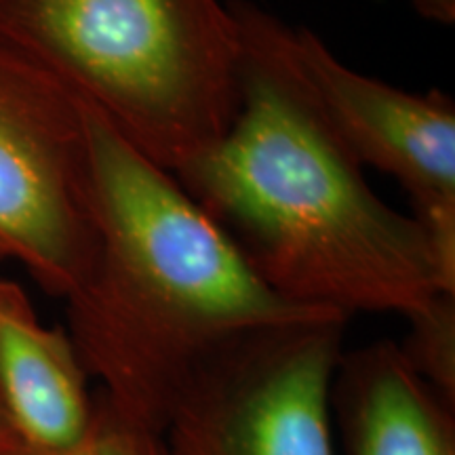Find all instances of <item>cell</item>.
Wrapping results in <instances>:
<instances>
[{"label":"cell","instance_id":"obj_1","mask_svg":"<svg viewBox=\"0 0 455 455\" xmlns=\"http://www.w3.org/2000/svg\"><path fill=\"white\" fill-rule=\"evenodd\" d=\"M241 36L236 116L173 178L272 291L350 318L424 315L447 287L428 238L371 190L301 81L289 24L228 0Z\"/></svg>","mask_w":455,"mask_h":455},{"label":"cell","instance_id":"obj_2","mask_svg":"<svg viewBox=\"0 0 455 455\" xmlns=\"http://www.w3.org/2000/svg\"><path fill=\"white\" fill-rule=\"evenodd\" d=\"M84 131L95 253L66 298V331L118 413L163 432L186 384L232 341L339 316L293 304L261 283L173 173L87 104Z\"/></svg>","mask_w":455,"mask_h":455},{"label":"cell","instance_id":"obj_3","mask_svg":"<svg viewBox=\"0 0 455 455\" xmlns=\"http://www.w3.org/2000/svg\"><path fill=\"white\" fill-rule=\"evenodd\" d=\"M0 38L169 173L236 116L241 36L228 0H0Z\"/></svg>","mask_w":455,"mask_h":455},{"label":"cell","instance_id":"obj_4","mask_svg":"<svg viewBox=\"0 0 455 455\" xmlns=\"http://www.w3.org/2000/svg\"><path fill=\"white\" fill-rule=\"evenodd\" d=\"M348 318L251 331L195 373L163 428L169 455H335L331 388Z\"/></svg>","mask_w":455,"mask_h":455},{"label":"cell","instance_id":"obj_5","mask_svg":"<svg viewBox=\"0 0 455 455\" xmlns=\"http://www.w3.org/2000/svg\"><path fill=\"white\" fill-rule=\"evenodd\" d=\"M0 249L61 299L95 253L83 100L3 38Z\"/></svg>","mask_w":455,"mask_h":455},{"label":"cell","instance_id":"obj_6","mask_svg":"<svg viewBox=\"0 0 455 455\" xmlns=\"http://www.w3.org/2000/svg\"><path fill=\"white\" fill-rule=\"evenodd\" d=\"M289 53L338 138L365 167L407 190L443 281L455 291V106L352 70L308 28L289 26Z\"/></svg>","mask_w":455,"mask_h":455},{"label":"cell","instance_id":"obj_7","mask_svg":"<svg viewBox=\"0 0 455 455\" xmlns=\"http://www.w3.org/2000/svg\"><path fill=\"white\" fill-rule=\"evenodd\" d=\"M89 379L66 329L43 325L24 287L0 278V395L26 451H61L87 435Z\"/></svg>","mask_w":455,"mask_h":455},{"label":"cell","instance_id":"obj_8","mask_svg":"<svg viewBox=\"0 0 455 455\" xmlns=\"http://www.w3.org/2000/svg\"><path fill=\"white\" fill-rule=\"evenodd\" d=\"M331 411L348 455H455L453 405L392 341L341 355Z\"/></svg>","mask_w":455,"mask_h":455},{"label":"cell","instance_id":"obj_9","mask_svg":"<svg viewBox=\"0 0 455 455\" xmlns=\"http://www.w3.org/2000/svg\"><path fill=\"white\" fill-rule=\"evenodd\" d=\"M411 333L401 350L439 395L455 401V298L443 295L424 315L411 318Z\"/></svg>","mask_w":455,"mask_h":455},{"label":"cell","instance_id":"obj_10","mask_svg":"<svg viewBox=\"0 0 455 455\" xmlns=\"http://www.w3.org/2000/svg\"><path fill=\"white\" fill-rule=\"evenodd\" d=\"M20 455H169L161 432L118 413L95 392V415L87 435L76 445L53 453L21 451Z\"/></svg>","mask_w":455,"mask_h":455},{"label":"cell","instance_id":"obj_11","mask_svg":"<svg viewBox=\"0 0 455 455\" xmlns=\"http://www.w3.org/2000/svg\"><path fill=\"white\" fill-rule=\"evenodd\" d=\"M415 13L424 20L441 26H451L455 21V0H409Z\"/></svg>","mask_w":455,"mask_h":455},{"label":"cell","instance_id":"obj_12","mask_svg":"<svg viewBox=\"0 0 455 455\" xmlns=\"http://www.w3.org/2000/svg\"><path fill=\"white\" fill-rule=\"evenodd\" d=\"M21 451H26L24 443L17 435L13 419H11L3 395H0V455H20Z\"/></svg>","mask_w":455,"mask_h":455},{"label":"cell","instance_id":"obj_13","mask_svg":"<svg viewBox=\"0 0 455 455\" xmlns=\"http://www.w3.org/2000/svg\"><path fill=\"white\" fill-rule=\"evenodd\" d=\"M4 259H7V255H4V251H3V249H0V264H3V261Z\"/></svg>","mask_w":455,"mask_h":455}]
</instances>
